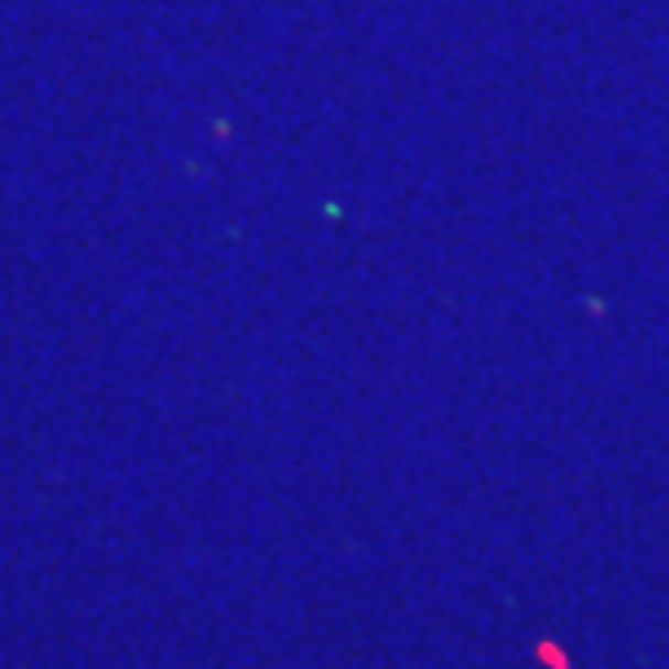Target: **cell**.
Returning <instances> with one entry per match:
<instances>
[{
  "mask_svg": "<svg viewBox=\"0 0 669 669\" xmlns=\"http://www.w3.org/2000/svg\"><path fill=\"white\" fill-rule=\"evenodd\" d=\"M539 657L548 661V669H570V657H565V652H557L552 644H539Z\"/></svg>",
  "mask_w": 669,
  "mask_h": 669,
  "instance_id": "cell-1",
  "label": "cell"
}]
</instances>
